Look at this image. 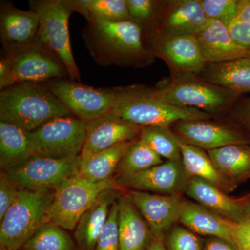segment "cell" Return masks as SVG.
<instances>
[{"mask_svg": "<svg viewBox=\"0 0 250 250\" xmlns=\"http://www.w3.org/2000/svg\"><path fill=\"white\" fill-rule=\"evenodd\" d=\"M154 88L174 106L195 108L210 115L231 109L241 96L197 75L170 76L159 82Z\"/></svg>", "mask_w": 250, "mask_h": 250, "instance_id": "obj_5", "label": "cell"}, {"mask_svg": "<svg viewBox=\"0 0 250 250\" xmlns=\"http://www.w3.org/2000/svg\"><path fill=\"white\" fill-rule=\"evenodd\" d=\"M86 123L74 116L54 118L30 132L33 156L63 159L80 156Z\"/></svg>", "mask_w": 250, "mask_h": 250, "instance_id": "obj_8", "label": "cell"}, {"mask_svg": "<svg viewBox=\"0 0 250 250\" xmlns=\"http://www.w3.org/2000/svg\"><path fill=\"white\" fill-rule=\"evenodd\" d=\"M204 250H238L236 246L229 242L221 238H213L206 243Z\"/></svg>", "mask_w": 250, "mask_h": 250, "instance_id": "obj_40", "label": "cell"}, {"mask_svg": "<svg viewBox=\"0 0 250 250\" xmlns=\"http://www.w3.org/2000/svg\"><path fill=\"white\" fill-rule=\"evenodd\" d=\"M147 250H167V249L164 245V239L154 237Z\"/></svg>", "mask_w": 250, "mask_h": 250, "instance_id": "obj_42", "label": "cell"}, {"mask_svg": "<svg viewBox=\"0 0 250 250\" xmlns=\"http://www.w3.org/2000/svg\"><path fill=\"white\" fill-rule=\"evenodd\" d=\"M75 12L90 20L105 22L131 21L126 0H70Z\"/></svg>", "mask_w": 250, "mask_h": 250, "instance_id": "obj_29", "label": "cell"}, {"mask_svg": "<svg viewBox=\"0 0 250 250\" xmlns=\"http://www.w3.org/2000/svg\"><path fill=\"white\" fill-rule=\"evenodd\" d=\"M236 19L250 25V0H239Z\"/></svg>", "mask_w": 250, "mask_h": 250, "instance_id": "obj_41", "label": "cell"}, {"mask_svg": "<svg viewBox=\"0 0 250 250\" xmlns=\"http://www.w3.org/2000/svg\"><path fill=\"white\" fill-rule=\"evenodd\" d=\"M190 178L180 159L167 160L142 172L118 177L116 182L119 187L131 190L181 195L187 190Z\"/></svg>", "mask_w": 250, "mask_h": 250, "instance_id": "obj_13", "label": "cell"}, {"mask_svg": "<svg viewBox=\"0 0 250 250\" xmlns=\"http://www.w3.org/2000/svg\"><path fill=\"white\" fill-rule=\"evenodd\" d=\"M210 22L200 0L160 1L157 26L153 36H195Z\"/></svg>", "mask_w": 250, "mask_h": 250, "instance_id": "obj_15", "label": "cell"}, {"mask_svg": "<svg viewBox=\"0 0 250 250\" xmlns=\"http://www.w3.org/2000/svg\"><path fill=\"white\" fill-rule=\"evenodd\" d=\"M177 139L180 147L182 163L190 177L204 179L226 193L236 188L237 185L217 168L207 151L205 152L204 149L187 144L177 137Z\"/></svg>", "mask_w": 250, "mask_h": 250, "instance_id": "obj_25", "label": "cell"}, {"mask_svg": "<svg viewBox=\"0 0 250 250\" xmlns=\"http://www.w3.org/2000/svg\"><path fill=\"white\" fill-rule=\"evenodd\" d=\"M29 6L40 17L35 44L63 65L70 80L80 82V70L72 54L69 19L75 12L70 0H31Z\"/></svg>", "mask_w": 250, "mask_h": 250, "instance_id": "obj_4", "label": "cell"}, {"mask_svg": "<svg viewBox=\"0 0 250 250\" xmlns=\"http://www.w3.org/2000/svg\"><path fill=\"white\" fill-rule=\"evenodd\" d=\"M195 37L207 64L230 62L250 56V51L237 43L228 26L220 21H210Z\"/></svg>", "mask_w": 250, "mask_h": 250, "instance_id": "obj_20", "label": "cell"}, {"mask_svg": "<svg viewBox=\"0 0 250 250\" xmlns=\"http://www.w3.org/2000/svg\"><path fill=\"white\" fill-rule=\"evenodd\" d=\"M113 112L123 121L141 126L170 128L179 121L210 119L212 116L192 108L179 107L164 100L155 88L142 85L116 87Z\"/></svg>", "mask_w": 250, "mask_h": 250, "instance_id": "obj_2", "label": "cell"}, {"mask_svg": "<svg viewBox=\"0 0 250 250\" xmlns=\"http://www.w3.org/2000/svg\"><path fill=\"white\" fill-rule=\"evenodd\" d=\"M236 106V113L240 121L250 131V96L242 100Z\"/></svg>", "mask_w": 250, "mask_h": 250, "instance_id": "obj_39", "label": "cell"}, {"mask_svg": "<svg viewBox=\"0 0 250 250\" xmlns=\"http://www.w3.org/2000/svg\"><path fill=\"white\" fill-rule=\"evenodd\" d=\"M82 36L92 58L103 66L139 68L151 65L156 58L145 45L141 28L131 21L90 20Z\"/></svg>", "mask_w": 250, "mask_h": 250, "instance_id": "obj_1", "label": "cell"}, {"mask_svg": "<svg viewBox=\"0 0 250 250\" xmlns=\"http://www.w3.org/2000/svg\"><path fill=\"white\" fill-rule=\"evenodd\" d=\"M67 116L72 115L43 83L22 82L0 92V121L28 132Z\"/></svg>", "mask_w": 250, "mask_h": 250, "instance_id": "obj_3", "label": "cell"}, {"mask_svg": "<svg viewBox=\"0 0 250 250\" xmlns=\"http://www.w3.org/2000/svg\"><path fill=\"white\" fill-rule=\"evenodd\" d=\"M40 17L33 10L22 11L9 1L0 4V39L2 54L35 43Z\"/></svg>", "mask_w": 250, "mask_h": 250, "instance_id": "obj_18", "label": "cell"}, {"mask_svg": "<svg viewBox=\"0 0 250 250\" xmlns=\"http://www.w3.org/2000/svg\"><path fill=\"white\" fill-rule=\"evenodd\" d=\"M2 55L0 62L6 69L9 87L22 82L45 83L68 77L63 65L35 43Z\"/></svg>", "mask_w": 250, "mask_h": 250, "instance_id": "obj_10", "label": "cell"}, {"mask_svg": "<svg viewBox=\"0 0 250 250\" xmlns=\"http://www.w3.org/2000/svg\"><path fill=\"white\" fill-rule=\"evenodd\" d=\"M206 15L210 21L228 24L236 17L239 0H200Z\"/></svg>", "mask_w": 250, "mask_h": 250, "instance_id": "obj_35", "label": "cell"}, {"mask_svg": "<svg viewBox=\"0 0 250 250\" xmlns=\"http://www.w3.org/2000/svg\"><path fill=\"white\" fill-rule=\"evenodd\" d=\"M118 204L119 250H147L154 238L149 225L126 195Z\"/></svg>", "mask_w": 250, "mask_h": 250, "instance_id": "obj_23", "label": "cell"}, {"mask_svg": "<svg viewBox=\"0 0 250 250\" xmlns=\"http://www.w3.org/2000/svg\"><path fill=\"white\" fill-rule=\"evenodd\" d=\"M172 127L179 140L206 151L230 145H250V136L241 130L210 119L179 121Z\"/></svg>", "mask_w": 250, "mask_h": 250, "instance_id": "obj_14", "label": "cell"}, {"mask_svg": "<svg viewBox=\"0 0 250 250\" xmlns=\"http://www.w3.org/2000/svg\"><path fill=\"white\" fill-rule=\"evenodd\" d=\"M80 156L57 159L33 156L21 165L1 171L21 190H55L79 174Z\"/></svg>", "mask_w": 250, "mask_h": 250, "instance_id": "obj_9", "label": "cell"}, {"mask_svg": "<svg viewBox=\"0 0 250 250\" xmlns=\"http://www.w3.org/2000/svg\"><path fill=\"white\" fill-rule=\"evenodd\" d=\"M59 98L72 116L89 123L113 110L116 95L113 88H95L70 80L43 83Z\"/></svg>", "mask_w": 250, "mask_h": 250, "instance_id": "obj_11", "label": "cell"}, {"mask_svg": "<svg viewBox=\"0 0 250 250\" xmlns=\"http://www.w3.org/2000/svg\"><path fill=\"white\" fill-rule=\"evenodd\" d=\"M179 222L196 234L221 238L234 245L231 233L234 223L200 204L184 200Z\"/></svg>", "mask_w": 250, "mask_h": 250, "instance_id": "obj_22", "label": "cell"}, {"mask_svg": "<svg viewBox=\"0 0 250 250\" xmlns=\"http://www.w3.org/2000/svg\"><path fill=\"white\" fill-rule=\"evenodd\" d=\"M166 235L169 250H204L196 233L184 226L174 225Z\"/></svg>", "mask_w": 250, "mask_h": 250, "instance_id": "obj_36", "label": "cell"}, {"mask_svg": "<svg viewBox=\"0 0 250 250\" xmlns=\"http://www.w3.org/2000/svg\"><path fill=\"white\" fill-rule=\"evenodd\" d=\"M141 129V126L123 121L112 111L86 123L81 159H87L116 145L134 141L139 138Z\"/></svg>", "mask_w": 250, "mask_h": 250, "instance_id": "obj_17", "label": "cell"}, {"mask_svg": "<svg viewBox=\"0 0 250 250\" xmlns=\"http://www.w3.org/2000/svg\"><path fill=\"white\" fill-rule=\"evenodd\" d=\"M32 156L30 132L0 121V167L6 171L21 165Z\"/></svg>", "mask_w": 250, "mask_h": 250, "instance_id": "obj_26", "label": "cell"}, {"mask_svg": "<svg viewBox=\"0 0 250 250\" xmlns=\"http://www.w3.org/2000/svg\"><path fill=\"white\" fill-rule=\"evenodd\" d=\"M185 192L197 203L227 220L236 223L248 220L247 207L250 195L243 199L231 198L221 189L196 177L190 178Z\"/></svg>", "mask_w": 250, "mask_h": 250, "instance_id": "obj_19", "label": "cell"}, {"mask_svg": "<svg viewBox=\"0 0 250 250\" xmlns=\"http://www.w3.org/2000/svg\"><path fill=\"white\" fill-rule=\"evenodd\" d=\"M139 138L161 158H165L167 160L182 159L178 141L170 128L143 126Z\"/></svg>", "mask_w": 250, "mask_h": 250, "instance_id": "obj_31", "label": "cell"}, {"mask_svg": "<svg viewBox=\"0 0 250 250\" xmlns=\"http://www.w3.org/2000/svg\"><path fill=\"white\" fill-rule=\"evenodd\" d=\"M126 196L149 225L155 238L164 239L179 221L184 201L181 195L130 190Z\"/></svg>", "mask_w": 250, "mask_h": 250, "instance_id": "obj_16", "label": "cell"}, {"mask_svg": "<svg viewBox=\"0 0 250 250\" xmlns=\"http://www.w3.org/2000/svg\"><path fill=\"white\" fill-rule=\"evenodd\" d=\"M22 250H74L72 238L63 229L52 223H44Z\"/></svg>", "mask_w": 250, "mask_h": 250, "instance_id": "obj_32", "label": "cell"}, {"mask_svg": "<svg viewBox=\"0 0 250 250\" xmlns=\"http://www.w3.org/2000/svg\"><path fill=\"white\" fill-rule=\"evenodd\" d=\"M119 197V192L116 189L103 192L81 217L74 231L77 243L82 249L95 250L99 236L107 221L112 205Z\"/></svg>", "mask_w": 250, "mask_h": 250, "instance_id": "obj_21", "label": "cell"}, {"mask_svg": "<svg viewBox=\"0 0 250 250\" xmlns=\"http://www.w3.org/2000/svg\"><path fill=\"white\" fill-rule=\"evenodd\" d=\"M199 77L239 95L250 93V56L207 64Z\"/></svg>", "mask_w": 250, "mask_h": 250, "instance_id": "obj_24", "label": "cell"}, {"mask_svg": "<svg viewBox=\"0 0 250 250\" xmlns=\"http://www.w3.org/2000/svg\"><path fill=\"white\" fill-rule=\"evenodd\" d=\"M159 2L154 0H126L130 20L141 28L144 39L155 34Z\"/></svg>", "mask_w": 250, "mask_h": 250, "instance_id": "obj_33", "label": "cell"}, {"mask_svg": "<svg viewBox=\"0 0 250 250\" xmlns=\"http://www.w3.org/2000/svg\"><path fill=\"white\" fill-rule=\"evenodd\" d=\"M134 141L116 145L87 159H81L79 174L93 182L112 178L122 158Z\"/></svg>", "mask_w": 250, "mask_h": 250, "instance_id": "obj_28", "label": "cell"}, {"mask_svg": "<svg viewBox=\"0 0 250 250\" xmlns=\"http://www.w3.org/2000/svg\"><path fill=\"white\" fill-rule=\"evenodd\" d=\"M207 152L217 168L236 185L250 179V145H230Z\"/></svg>", "mask_w": 250, "mask_h": 250, "instance_id": "obj_27", "label": "cell"}, {"mask_svg": "<svg viewBox=\"0 0 250 250\" xmlns=\"http://www.w3.org/2000/svg\"><path fill=\"white\" fill-rule=\"evenodd\" d=\"M118 217L119 204L118 200L112 205L107 221L99 236L95 250H119Z\"/></svg>", "mask_w": 250, "mask_h": 250, "instance_id": "obj_34", "label": "cell"}, {"mask_svg": "<svg viewBox=\"0 0 250 250\" xmlns=\"http://www.w3.org/2000/svg\"><path fill=\"white\" fill-rule=\"evenodd\" d=\"M247 217H248V220H250V198L248 202V207H247Z\"/></svg>", "mask_w": 250, "mask_h": 250, "instance_id": "obj_43", "label": "cell"}, {"mask_svg": "<svg viewBox=\"0 0 250 250\" xmlns=\"http://www.w3.org/2000/svg\"><path fill=\"white\" fill-rule=\"evenodd\" d=\"M119 188L113 177L103 182H93L77 174L54 190L45 223L54 224L63 229L74 231L81 217L100 194L112 189L118 190Z\"/></svg>", "mask_w": 250, "mask_h": 250, "instance_id": "obj_7", "label": "cell"}, {"mask_svg": "<svg viewBox=\"0 0 250 250\" xmlns=\"http://www.w3.org/2000/svg\"><path fill=\"white\" fill-rule=\"evenodd\" d=\"M0 250H9L7 248H4V247H0Z\"/></svg>", "mask_w": 250, "mask_h": 250, "instance_id": "obj_44", "label": "cell"}, {"mask_svg": "<svg viewBox=\"0 0 250 250\" xmlns=\"http://www.w3.org/2000/svg\"><path fill=\"white\" fill-rule=\"evenodd\" d=\"M54 190H21L17 200L0 222V246L22 249L45 223Z\"/></svg>", "mask_w": 250, "mask_h": 250, "instance_id": "obj_6", "label": "cell"}, {"mask_svg": "<svg viewBox=\"0 0 250 250\" xmlns=\"http://www.w3.org/2000/svg\"><path fill=\"white\" fill-rule=\"evenodd\" d=\"M144 42L154 57L168 65L172 77L199 76L207 66L195 36H153Z\"/></svg>", "mask_w": 250, "mask_h": 250, "instance_id": "obj_12", "label": "cell"}, {"mask_svg": "<svg viewBox=\"0 0 250 250\" xmlns=\"http://www.w3.org/2000/svg\"><path fill=\"white\" fill-rule=\"evenodd\" d=\"M163 162L160 156L138 138L125 153L117 172L118 177H123L147 170Z\"/></svg>", "mask_w": 250, "mask_h": 250, "instance_id": "obj_30", "label": "cell"}, {"mask_svg": "<svg viewBox=\"0 0 250 250\" xmlns=\"http://www.w3.org/2000/svg\"><path fill=\"white\" fill-rule=\"evenodd\" d=\"M21 189L9 179L6 178L2 172L0 177V222L4 218L6 212L17 200Z\"/></svg>", "mask_w": 250, "mask_h": 250, "instance_id": "obj_37", "label": "cell"}, {"mask_svg": "<svg viewBox=\"0 0 250 250\" xmlns=\"http://www.w3.org/2000/svg\"><path fill=\"white\" fill-rule=\"evenodd\" d=\"M233 243L238 250H250V220L233 223Z\"/></svg>", "mask_w": 250, "mask_h": 250, "instance_id": "obj_38", "label": "cell"}]
</instances>
